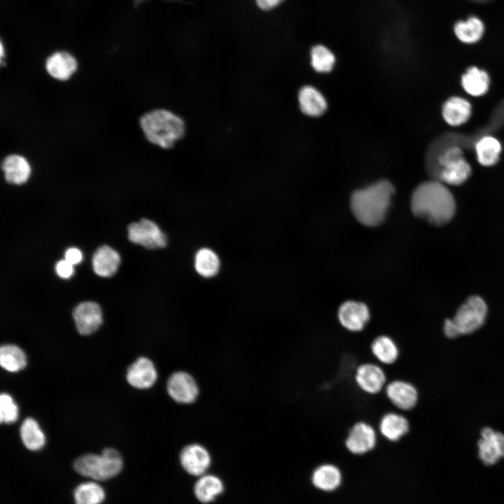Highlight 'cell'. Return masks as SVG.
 Segmentation results:
<instances>
[{
	"instance_id": "obj_19",
	"label": "cell",
	"mask_w": 504,
	"mask_h": 504,
	"mask_svg": "<svg viewBox=\"0 0 504 504\" xmlns=\"http://www.w3.org/2000/svg\"><path fill=\"white\" fill-rule=\"evenodd\" d=\"M158 374L153 363L146 357L139 358L127 369L126 378L133 387L146 389L157 380Z\"/></svg>"
},
{
	"instance_id": "obj_17",
	"label": "cell",
	"mask_w": 504,
	"mask_h": 504,
	"mask_svg": "<svg viewBox=\"0 0 504 504\" xmlns=\"http://www.w3.org/2000/svg\"><path fill=\"white\" fill-rule=\"evenodd\" d=\"M370 350L375 361L383 366L396 364L400 356L398 342L392 336L385 333L377 335L373 338Z\"/></svg>"
},
{
	"instance_id": "obj_14",
	"label": "cell",
	"mask_w": 504,
	"mask_h": 504,
	"mask_svg": "<svg viewBox=\"0 0 504 504\" xmlns=\"http://www.w3.org/2000/svg\"><path fill=\"white\" fill-rule=\"evenodd\" d=\"M179 459L186 472L197 477L204 475L211 463L209 451L199 444L186 446L180 453Z\"/></svg>"
},
{
	"instance_id": "obj_15",
	"label": "cell",
	"mask_w": 504,
	"mask_h": 504,
	"mask_svg": "<svg viewBox=\"0 0 504 504\" xmlns=\"http://www.w3.org/2000/svg\"><path fill=\"white\" fill-rule=\"evenodd\" d=\"M73 317L78 332L83 335L94 332L102 323L101 307L94 302L80 303L74 309Z\"/></svg>"
},
{
	"instance_id": "obj_30",
	"label": "cell",
	"mask_w": 504,
	"mask_h": 504,
	"mask_svg": "<svg viewBox=\"0 0 504 504\" xmlns=\"http://www.w3.org/2000/svg\"><path fill=\"white\" fill-rule=\"evenodd\" d=\"M478 162L484 166L496 164L501 152V145L498 139L491 136H484L475 144Z\"/></svg>"
},
{
	"instance_id": "obj_2",
	"label": "cell",
	"mask_w": 504,
	"mask_h": 504,
	"mask_svg": "<svg viewBox=\"0 0 504 504\" xmlns=\"http://www.w3.org/2000/svg\"><path fill=\"white\" fill-rule=\"evenodd\" d=\"M394 192L393 184L387 180L355 190L350 199L354 216L365 226L380 225L386 218Z\"/></svg>"
},
{
	"instance_id": "obj_20",
	"label": "cell",
	"mask_w": 504,
	"mask_h": 504,
	"mask_svg": "<svg viewBox=\"0 0 504 504\" xmlns=\"http://www.w3.org/2000/svg\"><path fill=\"white\" fill-rule=\"evenodd\" d=\"M1 167L6 181L14 185L26 183L31 172L29 161L24 156L15 153L6 155L1 161Z\"/></svg>"
},
{
	"instance_id": "obj_29",
	"label": "cell",
	"mask_w": 504,
	"mask_h": 504,
	"mask_svg": "<svg viewBox=\"0 0 504 504\" xmlns=\"http://www.w3.org/2000/svg\"><path fill=\"white\" fill-rule=\"evenodd\" d=\"M21 440L25 447L31 451H38L45 444L46 437L36 421L27 418L20 429Z\"/></svg>"
},
{
	"instance_id": "obj_31",
	"label": "cell",
	"mask_w": 504,
	"mask_h": 504,
	"mask_svg": "<svg viewBox=\"0 0 504 504\" xmlns=\"http://www.w3.org/2000/svg\"><path fill=\"white\" fill-rule=\"evenodd\" d=\"M0 363L1 367L11 372L23 369L27 365L24 352L18 346L6 344L0 349Z\"/></svg>"
},
{
	"instance_id": "obj_32",
	"label": "cell",
	"mask_w": 504,
	"mask_h": 504,
	"mask_svg": "<svg viewBox=\"0 0 504 504\" xmlns=\"http://www.w3.org/2000/svg\"><path fill=\"white\" fill-rule=\"evenodd\" d=\"M74 498L76 504H102L105 499V492L99 484L87 482L75 489Z\"/></svg>"
},
{
	"instance_id": "obj_9",
	"label": "cell",
	"mask_w": 504,
	"mask_h": 504,
	"mask_svg": "<svg viewBox=\"0 0 504 504\" xmlns=\"http://www.w3.org/2000/svg\"><path fill=\"white\" fill-rule=\"evenodd\" d=\"M337 318L343 330L351 333H359L363 332L369 324L371 314L365 303L348 300L339 307Z\"/></svg>"
},
{
	"instance_id": "obj_16",
	"label": "cell",
	"mask_w": 504,
	"mask_h": 504,
	"mask_svg": "<svg viewBox=\"0 0 504 504\" xmlns=\"http://www.w3.org/2000/svg\"><path fill=\"white\" fill-rule=\"evenodd\" d=\"M486 25L479 15L471 14L463 19L456 20L452 25L455 37L467 45L478 43L486 32Z\"/></svg>"
},
{
	"instance_id": "obj_21",
	"label": "cell",
	"mask_w": 504,
	"mask_h": 504,
	"mask_svg": "<svg viewBox=\"0 0 504 504\" xmlns=\"http://www.w3.org/2000/svg\"><path fill=\"white\" fill-rule=\"evenodd\" d=\"M471 167L464 157L451 160L442 166L437 172L435 180L441 183L458 186L470 176Z\"/></svg>"
},
{
	"instance_id": "obj_22",
	"label": "cell",
	"mask_w": 504,
	"mask_h": 504,
	"mask_svg": "<svg viewBox=\"0 0 504 504\" xmlns=\"http://www.w3.org/2000/svg\"><path fill=\"white\" fill-rule=\"evenodd\" d=\"M298 102L301 111L307 115L318 117L327 108V102L321 92L311 85L303 86L298 92Z\"/></svg>"
},
{
	"instance_id": "obj_11",
	"label": "cell",
	"mask_w": 504,
	"mask_h": 504,
	"mask_svg": "<svg viewBox=\"0 0 504 504\" xmlns=\"http://www.w3.org/2000/svg\"><path fill=\"white\" fill-rule=\"evenodd\" d=\"M377 429L383 440L391 443H398L409 434L411 426L409 419L403 412L391 410L382 415Z\"/></svg>"
},
{
	"instance_id": "obj_10",
	"label": "cell",
	"mask_w": 504,
	"mask_h": 504,
	"mask_svg": "<svg viewBox=\"0 0 504 504\" xmlns=\"http://www.w3.org/2000/svg\"><path fill=\"white\" fill-rule=\"evenodd\" d=\"M129 239L148 249H158L166 246L167 238L160 227L153 221L142 218L128 226Z\"/></svg>"
},
{
	"instance_id": "obj_1",
	"label": "cell",
	"mask_w": 504,
	"mask_h": 504,
	"mask_svg": "<svg viewBox=\"0 0 504 504\" xmlns=\"http://www.w3.org/2000/svg\"><path fill=\"white\" fill-rule=\"evenodd\" d=\"M454 198L440 181H428L419 185L411 197V209L416 217L437 226L448 223L455 213Z\"/></svg>"
},
{
	"instance_id": "obj_37",
	"label": "cell",
	"mask_w": 504,
	"mask_h": 504,
	"mask_svg": "<svg viewBox=\"0 0 504 504\" xmlns=\"http://www.w3.org/2000/svg\"><path fill=\"white\" fill-rule=\"evenodd\" d=\"M284 0H255L257 5L262 10H271L279 6Z\"/></svg>"
},
{
	"instance_id": "obj_8",
	"label": "cell",
	"mask_w": 504,
	"mask_h": 504,
	"mask_svg": "<svg viewBox=\"0 0 504 504\" xmlns=\"http://www.w3.org/2000/svg\"><path fill=\"white\" fill-rule=\"evenodd\" d=\"M384 393L393 408L401 412L412 410L419 401L417 388L412 383L404 379L388 381Z\"/></svg>"
},
{
	"instance_id": "obj_3",
	"label": "cell",
	"mask_w": 504,
	"mask_h": 504,
	"mask_svg": "<svg viewBox=\"0 0 504 504\" xmlns=\"http://www.w3.org/2000/svg\"><path fill=\"white\" fill-rule=\"evenodd\" d=\"M139 125L147 141L163 149L172 148L186 133L183 118L165 108H155L144 113Z\"/></svg>"
},
{
	"instance_id": "obj_12",
	"label": "cell",
	"mask_w": 504,
	"mask_h": 504,
	"mask_svg": "<svg viewBox=\"0 0 504 504\" xmlns=\"http://www.w3.org/2000/svg\"><path fill=\"white\" fill-rule=\"evenodd\" d=\"M477 447L482 462L486 465H495L504 458V434L489 427L484 428Z\"/></svg>"
},
{
	"instance_id": "obj_13",
	"label": "cell",
	"mask_w": 504,
	"mask_h": 504,
	"mask_svg": "<svg viewBox=\"0 0 504 504\" xmlns=\"http://www.w3.org/2000/svg\"><path fill=\"white\" fill-rule=\"evenodd\" d=\"M167 392L177 402L189 404L194 402L199 390L194 378L183 371L173 373L167 381Z\"/></svg>"
},
{
	"instance_id": "obj_7",
	"label": "cell",
	"mask_w": 504,
	"mask_h": 504,
	"mask_svg": "<svg viewBox=\"0 0 504 504\" xmlns=\"http://www.w3.org/2000/svg\"><path fill=\"white\" fill-rule=\"evenodd\" d=\"M354 379L363 393L370 396L382 393L388 382L384 368L373 361L359 364L355 370Z\"/></svg>"
},
{
	"instance_id": "obj_25",
	"label": "cell",
	"mask_w": 504,
	"mask_h": 504,
	"mask_svg": "<svg viewBox=\"0 0 504 504\" xmlns=\"http://www.w3.org/2000/svg\"><path fill=\"white\" fill-rule=\"evenodd\" d=\"M342 473L337 466L332 463H323L316 467L312 475L315 487L324 491H331L340 486Z\"/></svg>"
},
{
	"instance_id": "obj_18",
	"label": "cell",
	"mask_w": 504,
	"mask_h": 504,
	"mask_svg": "<svg viewBox=\"0 0 504 504\" xmlns=\"http://www.w3.org/2000/svg\"><path fill=\"white\" fill-rule=\"evenodd\" d=\"M45 69L52 78L65 81L69 80L78 69L76 59L66 51H57L47 57Z\"/></svg>"
},
{
	"instance_id": "obj_24",
	"label": "cell",
	"mask_w": 504,
	"mask_h": 504,
	"mask_svg": "<svg viewBox=\"0 0 504 504\" xmlns=\"http://www.w3.org/2000/svg\"><path fill=\"white\" fill-rule=\"evenodd\" d=\"M223 481L214 475H203L195 483L193 492L195 498L202 503L208 504L214 501L223 493Z\"/></svg>"
},
{
	"instance_id": "obj_35",
	"label": "cell",
	"mask_w": 504,
	"mask_h": 504,
	"mask_svg": "<svg viewBox=\"0 0 504 504\" xmlns=\"http://www.w3.org/2000/svg\"><path fill=\"white\" fill-rule=\"evenodd\" d=\"M55 270L59 276L68 279L74 272L73 265L66 260H62L57 262Z\"/></svg>"
},
{
	"instance_id": "obj_5",
	"label": "cell",
	"mask_w": 504,
	"mask_h": 504,
	"mask_svg": "<svg viewBox=\"0 0 504 504\" xmlns=\"http://www.w3.org/2000/svg\"><path fill=\"white\" fill-rule=\"evenodd\" d=\"M122 459L113 448H105L101 454H88L74 462V470L80 475L94 480H106L120 473Z\"/></svg>"
},
{
	"instance_id": "obj_6",
	"label": "cell",
	"mask_w": 504,
	"mask_h": 504,
	"mask_svg": "<svg viewBox=\"0 0 504 504\" xmlns=\"http://www.w3.org/2000/svg\"><path fill=\"white\" fill-rule=\"evenodd\" d=\"M377 428L371 423L359 420L349 428L344 440L346 450L354 455L361 456L373 451L379 441Z\"/></svg>"
},
{
	"instance_id": "obj_36",
	"label": "cell",
	"mask_w": 504,
	"mask_h": 504,
	"mask_svg": "<svg viewBox=\"0 0 504 504\" xmlns=\"http://www.w3.org/2000/svg\"><path fill=\"white\" fill-rule=\"evenodd\" d=\"M65 260L72 265L77 264L81 261L82 254L76 248H70L65 252Z\"/></svg>"
},
{
	"instance_id": "obj_33",
	"label": "cell",
	"mask_w": 504,
	"mask_h": 504,
	"mask_svg": "<svg viewBox=\"0 0 504 504\" xmlns=\"http://www.w3.org/2000/svg\"><path fill=\"white\" fill-rule=\"evenodd\" d=\"M310 57L312 68L319 73L330 72L335 64V55L329 48L321 44L312 48Z\"/></svg>"
},
{
	"instance_id": "obj_27",
	"label": "cell",
	"mask_w": 504,
	"mask_h": 504,
	"mask_svg": "<svg viewBox=\"0 0 504 504\" xmlns=\"http://www.w3.org/2000/svg\"><path fill=\"white\" fill-rule=\"evenodd\" d=\"M461 83L463 89L470 95L482 96L488 90L489 78L485 71L471 66L463 75Z\"/></svg>"
},
{
	"instance_id": "obj_4",
	"label": "cell",
	"mask_w": 504,
	"mask_h": 504,
	"mask_svg": "<svg viewBox=\"0 0 504 504\" xmlns=\"http://www.w3.org/2000/svg\"><path fill=\"white\" fill-rule=\"evenodd\" d=\"M487 307L479 296H470L457 309L453 318L444 323V332L449 338L472 333L484 323Z\"/></svg>"
},
{
	"instance_id": "obj_28",
	"label": "cell",
	"mask_w": 504,
	"mask_h": 504,
	"mask_svg": "<svg viewBox=\"0 0 504 504\" xmlns=\"http://www.w3.org/2000/svg\"><path fill=\"white\" fill-rule=\"evenodd\" d=\"M220 265L218 255L209 248L198 250L195 256L194 266L198 274L204 278L216 276Z\"/></svg>"
},
{
	"instance_id": "obj_34",
	"label": "cell",
	"mask_w": 504,
	"mask_h": 504,
	"mask_svg": "<svg viewBox=\"0 0 504 504\" xmlns=\"http://www.w3.org/2000/svg\"><path fill=\"white\" fill-rule=\"evenodd\" d=\"M18 409L11 396L7 393H1L0 396V421L10 424L16 421Z\"/></svg>"
},
{
	"instance_id": "obj_23",
	"label": "cell",
	"mask_w": 504,
	"mask_h": 504,
	"mask_svg": "<svg viewBox=\"0 0 504 504\" xmlns=\"http://www.w3.org/2000/svg\"><path fill=\"white\" fill-rule=\"evenodd\" d=\"M120 258L117 251L104 245L97 249L92 257L94 272L102 277L113 276L117 271Z\"/></svg>"
},
{
	"instance_id": "obj_26",
	"label": "cell",
	"mask_w": 504,
	"mask_h": 504,
	"mask_svg": "<svg viewBox=\"0 0 504 504\" xmlns=\"http://www.w3.org/2000/svg\"><path fill=\"white\" fill-rule=\"evenodd\" d=\"M470 114V103L461 97H452L443 105V118L450 125L458 126L465 123L469 119Z\"/></svg>"
}]
</instances>
